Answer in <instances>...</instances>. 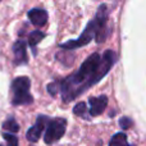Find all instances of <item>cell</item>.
I'll use <instances>...</instances> for the list:
<instances>
[{"instance_id": "obj_13", "label": "cell", "mask_w": 146, "mask_h": 146, "mask_svg": "<svg viewBox=\"0 0 146 146\" xmlns=\"http://www.w3.org/2000/svg\"><path fill=\"white\" fill-rule=\"evenodd\" d=\"M3 137L4 140L7 141V146H18V137L15 135H12V133H8V132H4L3 133Z\"/></svg>"}, {"instance_id": "obj_2", "label": "cell", "mask_w": 146, "mask_h": 146, "mask_svg": "<svg viewBox=\"0 0 146 146\" xmlns=\"http://www.w3.org/2000/svg\"><path fill=\"white\" fill-rule=\"evenodd\" d=\"M108 22H109V9L106 4H101L96 10V14L90 22L87 23L86 28L81 36L76 40H69L67 42H63L59 45L60 49H66V50H74V49L82 48L91 42L92 38H95L96 42L101 44L104 42L109 35V28H108Z\"/></svg>"}, {"instance_id": "obj_11", "label": "cell", "mask_w": 146, "mask_h": 146, "mask_svg": "<svg viewBox=\"0 0 146 146\" xmlns=\"http://www.w3.org/2000/svg\"><path fill=\"white\" fill-rule=\"evenodd\" d=\"M109 146H132L128 144V139H127V135L123 132H118L115 133L109 141Z\"/></svg>"}, {"instance_id": "obj_8", "label": "cell", "mask_w": 146, "mask_h": 146, "mask_svg": "<svg viewBox=\"0 0 146 146\" xmlns=\"http://www.w3.org/2000/svg\"><path fill=\"white\" fill-rule=\"evenodd\" d=\"M27 17L33 26H36V27H42V26H45L46 22H48L49 14L42 8H32L31 10H28Z\"/></svg>"}, {"instance_id": "obj_9", "label": "cell", "mask_w": 146, "mask_h": 146, "mask_svg": "<svg viewBox=\"0 0 146 146\" xmlns=\"http://www.w3.org/2000/svg\"><path fill=\"white\" fill-rule=\"evenodd\" d=\"M45 33L42 32V31H40V30H35V31H32V32L28 35V45L32 48V50H33V54H36V45H37L38 42H40L42 38H45Z\"/></svg>"}, {"instance_id": "obj_4", "label": "cell", "mask_w": 146, "mask_h": 146, "mask_svg": "<svg viewBox=\"0 0 146 146\" xmlns=\"http://www.w3.org/2000/svg\"><path fill=\"white\" fill-rule=\"evenodd\" d=\"M67 129V121L64 118H53L49 121L46 131L44 135V141L46 145H53L64 136Z\"/></svg>"}, {"instance_id": "obj_12", "label": "cell", "mask_w": 146, "mask_h": 146, "mask_svg": "<svg viewBox=\"0 0 146 146\" xmlns=\"http://www.w3.org/2000/svg\"><path fill=\"white\" fill-rule=\"evenodd\" d=\"M3 129H4L5 132H8V133H17L18 131H19V124L17 123V121H15L13 117H9V118H7L4 121V123H3Z\"/></svg>"}, {"instance_id": "obj_7", "label": "cell", "mask_w": 146, "mask_h": 146, "mask_svg": "<svg viewBox=\"0 0 146 146\" xmlns=\"http://www.w3.org/2000/svg\"><path fill=\"white\" fill-rule=\"evenodd\" d=\"M88 105H90L88 111H90L91 117L100 115L106 109V105H108V96L100 95V96H96V98H90L88 99Z\"/></svg>"}, {"instance_id": "obj_10", "label": "cell", "mask_w": 146, "mask_h": 146, "mask_svg": "<svg viewBox=\"0 0 146 146\" xmlns=\"http://www.w3.org/2000/svg\"><path fill=\"white\" fill-rule=\"evenodd\" d=\"M73 114L77 117H81V118H83V119H87V121L91 119L90 111H88V108L85 101H81V103L76 104V105L73 106Z\"/></svg>"}, {"instance_id": "obj_5", "label": "cell", "mask_w": 146, "mask_h": 146, "mask_svg": "<svg viewBox=\"0 0 146 146\" xmlns=\"http://www.w3.org/2000/svg\"><path fill=\"white\" fill-rule=\"evenodd\" d=\"M50 119L51 118L48 115H38L37 119H36V123L27 131L26 139H27L30 142H37L38 140H40L41 135H42L44 129H45V127L48 126Z\"/></svg>"}, {"instance_id": "obj_3", "label": "cell", "mask_w": 146, "mask_h": 146, "mask_svg": "<svg viewBox=\"0 0 146 146\" xmlns=\"http://www.w3.org/2000/svg\"><path fill=\"white\" fill-rule=\"evenodd\" d=\"M31 88V80L26 76H21L13 80L12 85H10V92H12V98H10V103L12 105H28V104L33 103V98L30 94Z\"/></svg>"}, {"instance_id": "obj_15", "label": "cell", "mask_w": 146, "mask_h": 146, "mask_svg": "<svg viewBox=\"0 0 146 146\" xmlns=\"http://www.w3.org/2000/svg\"><path fill=\"white\" fill-rule=\"evenodd\" d=\"M0 146H3V145H1V144H0Z\"/></svg>"}, {"instance_id": "obj_14", "label": "cell", "mask_w": 146, "mask_h": 146, "mask_svg": "<svg viewBox=\"0 0 146 146\" xmlns=\"http://www.w3.org/2000/svg\"><path fill=\"white\" fill-rule=\"evenodd\" d=\"M119 126L123 129H128L133 126V121H132L131 118H128V117H122V118L119 119Z\"/></svg>"}, {"instance_id": "obj_1", "label": "cell", "mask_w": 146, "mask_h": 146, "mask_svg": "<svg viewBox=\"0 0 146 146\" xmlns=\"http://www.w3.org/2000/svg\"><path fill=\"white\" fill-rule=\"evenodd\" d=\"M117 62V54L113 50L104 51L103 55L92 53L78 68L77 72L69 74L63 80L56 81L64 103H71L81 96L86 90L100 82L109 73Z\"/></svg>"}, {"instance_id": "obj_6", "label": "cell", "mask_w": 146, "mask_h": 146, "mask_svg": "<svg viewBox=\"0 0 146 146\" xmlns=\"http://www.w3.org/2000/svg\"><path fill=\"white\" fill-rule=\"evenodd\" d=\"M13 54H14L15 66H25L28 63L27 55V42L23 40H17L13 45Z\"/></svg>"}]
</instances>
